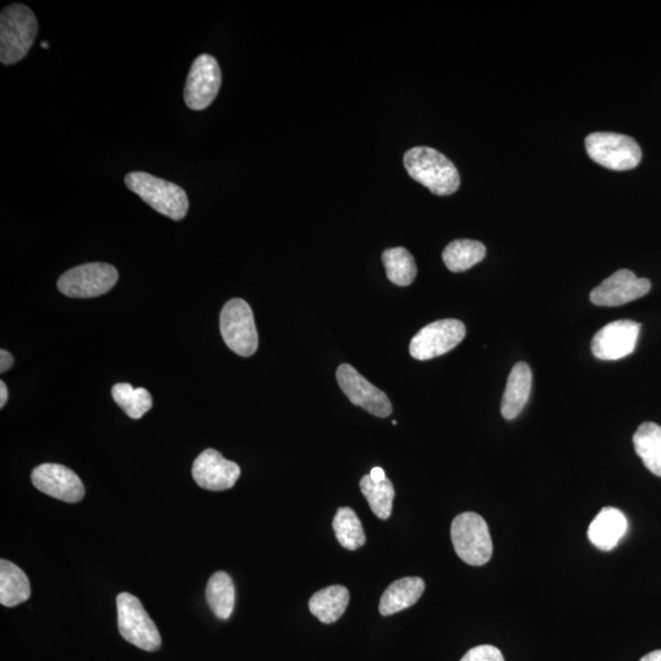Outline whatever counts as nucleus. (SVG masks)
Returning <instances> with one entry per match:
<instances>
[{
    "instance_id": "nucleus-32",
    "label": "nucleus",
    "mask_w": 661,
    "mask_h": 661,
    "mask_svg": "<svg viewBox=\"0 0 661 661\" xmlns=\"http://www.w3.org/2000/svg\"><path fill=\"white\" fill-rule=\"evenodd\" d=\"M639 661H661V650H654V652L644 655Z\"/></svg>"
},
{
    "instance_id": "nucleus-6",
    "label": "nucleus",
    "mask_w": 661,
    "mask_h": 661,
    "mask_svg": "<svg viewBox=\"0 0 661 661\" xmlns=\"http://www.w3.org/2000/svg\"><path fill=\"white\" fill-rule=\"evenodd\" d=\"M220 329L227 347L240 357H251L259 347L253 310L243 299H232L222 309Z\"/></svg>"
},
{
    "instance_id": "nucleus-15",
    "label": "nucleus",
    "mask_w": 661,
    "mask_h": 661,
    "mask_svg": "<svg viewBox=\"0 0 661 661\" xmlns=\"http://www.w3.org/2000/svg\"><path fill=\"white\" fill-rule=\"evenodd\" d=\"M237 463L227 461L216 450H205L193 464V477L202 489L225 491L232 489L240 477Z\"/></svg>"
},
{
    "instance_id": "nucleus-10",
    "label": "nucleus",
    "mask_w": 661,
    "mask_h": 661,
    "mask_svg": "<svg viewBox=\"0 0 661 661\" xmlns=\"http://www.w3.org/2000/svg\"><path fill=\"white\" fill-rule=\"evenodd\" d=\"M222 85V73L217 60L209 54L195 59L184 89V100L193 111H202L215 101Z\"/></svg>"
},
{
    "instance_id": "nucleus-14",
    "label": "nucleus",
    "mask_w": 661,
    "mask_h": 661,
    "mask_svg": "<svg viewBox=\"0 0 661 661\" xmlns=\"http://www.w3.org/2000/svg\"><path fill=\"white\" fill-rule=\"evenodd\" d=\"M641 324L632 320L611 322L595 333L592 353L600 360H619L635 352Z\"/></svg>"
},
{
    "instance_id": "nucleus-9",
    "label": "nucleus",
    "mask_w": 661,
    "mask_h": 661,
    "mask_svg": "<svg viewBox=\"0 0 661 661\" xmlns=\"http://www.w3.org/2000/svg\"><path fill=\"white\" fill-rule=\"evenodd\" d=\"M466 326L455 319L433 322L423 327L409 344L414 359L430 360L452 351L466 337Z\"/></svg>"
},
{
    "instance_id": "nucleus-21",
    "label": "nucleus",
    "mask_w": 661,
    "mask_h": 661,
    "mask_svg": "<svg viewBox=\"0 0 661 661\" xmlns=\"http://www.w3.org/2000/svg\"><path fill=\"white\" fill-rule=\"evenodd\" d=\"M206 599L218 619L228 620L232 616L236 603V589L228 573L218 571L211 576L206 587Z\"/></svg>"
},
{
    "instance_id": "nucleus-31",
    "label": "nucleus",
    "mask_w": 661,
    "mask_h": 661,
    "mask_svg": "<svg viewBox=\"0 0 661 661\" xmlns=\"http://www.w3.org/2000/svg\"><path fill=\"white\" fill-rule=\"evenodd\" d=\"M8 401V389L5 382H0V408L5 406V403Z\"/></svg>"
},
{
    "instance_id": "nucleus-25",
    "label": "nucleus",
    "mask_w": 661,
    "mask_h": 661,
    "mask_svg": "<svg viewBox=\"0 0 661 661\" xmlns=\"http://www.w3.org/2000/svg\"><path fill=\"white\" fill-rule=\"evenodd\" d=\"M387 278L400 287H407L417 277L418 269L413 255L404 248H392L382 254Z\"/></svg>"
},
{
    "instance_id": "nucleus-26",
    "label": "nucleus",
    "mask_w": 661,
    "mask_h": 661,
    "mask_svg": "<svg viewBox=\"0 0 661 661\" xmlns=\"http://www.w3.org/2000/svg\"><path fill=\"white\" fill-rule=\"evenodd\" d=\"M360 490L374 515L380 520H389L393 499H395V489H393L391 480L386 478L384 482L375 483L370 475H364L360 480Z\"/></svg>"
},
{
    "instance_id": "nucleus-3",
    "label": "nucleus",
    "mask_w": 661,
    "mask_h": 661,
    "mask_svg": "<svg viewBox=\"0 0 661 661\" xmlns=\"http://www.w3.org/2000/svg\"><path fill=\"white\" fill-rule=\"evenodd\" d=\"M125 184L152 209L172 218L183 220L189 210L188 195L177 184L151 176L145 172L129 173Z\"/></svg>"
},
{
    "instance_id": "nucleus-12",
    "label": "nucleus",
    "mask_w": 661,
    "mask_h": 661,
    "mask_svg": "<svg viewBox=\"0 0 661 661\" xmlns=\"http://www.w3.org/2000/svg\"><path fill=\"white\" fill-rule=\"evenodd\" d=\"M31 480L41 493L68 504H76L85 496L84 484L78 474L62 464H41L32 472Z\"/></svg>"
},
{
    "instance_id": "nucleus-5",
    "label": "nucleus",
    "mask_w": 661,
    "mask_h": 661,
    "mask_svg": "<svg viewBox=\"0 0 661 661\" xmlns=\"http://www.w3.org/2000/svg\"><path fill=\"white\" fill-rule=\"evenodd\" d=\"M117 611L119 633L125 641L146 652H156L161 648L160 631L135 595L120 593Z\"/></svg>"
},
{
    "instance_id": "nucleus-7",
    "label": "nucleus",
    "mask_w": 661,
    "mask_h": 661,
    "mask_svg": "<svg viewBox=\"0 0 661 661\" xmlns=\"http://www.w3.org/2000/svg\"><path fill=\"white\" fill-rule=\"evenodd\" d=\"M586 149L594 162L611 171L624 172L636 168L642 160V150L635 139L616 133H593L587 136Z\"/></svg>"
},
{
    "instance_id": "nucleus-23",
    "label": "nucleus",
    "mask_w": 661,
    "mask_h": 661,
    "mask_svg": "<svg viewBox=\"0 0 661 661\" xmlns=\"http://www.w3.org/2000/svg\"><path fill=\"white\" fill-rule=\"evenodd\" d=\"M486 248L477 240L460 239L450 243L442 253L447 269L452 272H464L472 269L485 258Z\"/></svg>"
},
{
    "instance_id": "nucleus-30",
    "label": "nucleus",
    "mask_w": 661,
    "mask_h": 661,
    "mask_svg": "<svg viewBox=\"0 0 661 661\" xmlns=\"http://www.w3.org/2000/svg\"><path fill=\"white\" fill-rule=\"evenodd\" d=\"M369 475H370V478L373 479L375 483L384 482V480L386 479L385 471H384V469H382L380 467H375V468L371 469V472H370Z\"/></svg>"
},
{
    "instance_id": "nucleus-17",
    "label": "nucleus",
    "mask_w": 661,
    "mask_h": 661,
    "mask_svg": "<svg viewBox=\"0 0 661 661\" xmlns=\"http://www.w3.org/2000/svg\"><path fill=\"white\" fill-rule=\"evenodd\" d=\"M532 381V370L527 363L520 362L513 366L501 402V413L505 419L513 420L522 413L531 395Z\"/></svg>"
},
{
    "instance_id": "nucleus-4",
    "label": "nucleus",
    "mask_w": 661,
    "mask_h": 661,
    "mask_svg": "<svg viewBox=\"0 0 661 661\" xmlns=\"http://www.w3.org/2000/svg\"><path fill=\"white\" fill-rule=\"evenodd\" d=\"M451 539L456 554L471 566L488 564L493 556L488 524L474 512H464L452 522Z\"/></svg>"
},
{
    "instance_id": "nucleus-16",
    "label": "nucleus",
    "mask_w": 661,
    "mask_h": 661,
    "mask_svg": "<svg viewBox=\"0 0 661 661\" xmlns=\"http://www.w3.org/2000/svg\"><path fill=\"white\" fill-rule=\"evenodd\" d=\"M627 529L624 512L615 507H604L589 526L588 538L598 549L610 551L625 537Z\"/></svg>"
},
{
    "instance_id": "nucleus-27",
    "label": "nucleus",
    "mask_w": 661,
    "mask_h": 661,
    "mask_svg": "<svg viewBox=\"0 0 661 661\" xmlns=\"http://www.w3.org/2000/svg\"><path fill=\"white\" fill-rule=\"evenodd\" d=\"M112 396L114 402L123 409L131 419H141L152 408V396L146 389H134L130 384H117L113 386Z\"/></svg>"
},
{
    "instance_id": "nucleus-13",
    "label": "nucleus",
    "mask_w": 661,
    "mask_h": 661,
    "mask_svg": "<svg viewBox=\"0 0 661 661\" xmlns=\"http://www.w3.org/2000/svg\"><path fill=\"white\" fill-rule=\"evenodd\" d=\"M647 278H638L630 270H619L594 288L591 302L598 307H620L633 300L647 296L650 291Z\"/></svg>"
},
{
    "instance_id": "nucleus-20",
    "label": "nucleus",
    "mask_w": 661,
    "mask_h": 661,
    "mask_svg": "<svg viewBox=\"0 0 661 661\" xmlns=\"http://www.w3.org/2000/svg\"><path fill=\"white\" fill-rule=\"evenodd\" d=\"M30 595V581L25 572L13 562L0 561V604L14 608L27 602Z\"/></svg>"
},
{
    "instance_id": "nucleus-28",
    "label": "nucleus",
    "mask_w": 661,
    "mask_h": 661,
    "mask_svg": "<svg viewBox=\"0 0 661 661\" xmlns=\"http://www.w3.org/2000/svg\"><path fill=\"white\" fill-rule=\"evenodd\" d=\"M461 661H505V658L499 648L483 644L469 650Z\"/></svg>"
},
{
    "instance_id": "nucleus-33",
    "label": "nucleus",
    "mask_w": 661,
    "mask_h": 661,
    "mask_svg": "<svg viewBox=\"0 0 661 661\" xmlns=\"http://www.w3.org/2000/svg\"><path fill=\"white\" fill-rule=\"evenodd\" d=\"M42 48H48V43H47V42H43V43H42Z\"/></svg>"
},
{
    "instance_id": "nucleus-22",
    "label": "nucleus",
    "mask_w": 661,
    "mask_h": 661,
    "mask_svg": "<svg viewBox=\"0 0 661 661\" xmlns=\"http://www.w3.org/2000/svg\"><path fill=\"white\" fill-rule=\"evenodd\" d=\"M633 445L644 466L661 477V426L643 423L633 436Z\"/></svg>"
},
{
    "instance_id": "nucleus-8",
    "label": "nucleus",
    "mask_w": 661,
    "mask_h": 661,
    "mask_svg": "<svg viewBox=\"0 0 661 661\" xmlns=\"http://www.w3.org/2000/svg\"><path fill=\"white\" fill-rule=\"evenodd\" d=\"M117 281L116 267L94 262L65 272L58 280V289L70 298H96L111 291Z\"/></svg>"
},
{
    "instance_id": "nucleus-11",
    "label": "nucleus",
    "mask_w": 661,
    "mask_h": 661,
    "mask_svg": "<svg viewBox=\"0 0 661 661\" xmlns=\"http://www.w3.org/2000/svg\"><path fill=\"white\" fill-rule=\"evenodd\" d=\"M337 381L344 395L355 406L379 418H387L392 414V404L386 393L370 384L353 366L342 364L337 369Z\"/></svg>"
},
{
    "instance_id": "nucleus-19",
    "label": "nucleus",
    "mask_w": 661,
    "mask_h": 661,
    "mask_svg": "<svg viewBox=\"0 0 661 661\" xmlns=\"http://www.w3.org/2000/svg\"><path fill=\"white\" fill-rule=\"evenodd\" d=\"M349 592L343 586H330L315 593L309 600V609L322 624H333L346 613Z\"/></svg>"
},
{
    "instance_id": "nucleus-18",
    "label": "nucleus",
    "mask_w": 661,
    "mask_h": 661,
    "mask_svg": "<svg viewBox=\"0 0 661 661\" xmlns=\"http://www.w3.org/2000/svg\"><path fill=\"white\" fill-rule=\"evenodd\" d=\"M425 591V582L420 577H404L393 582L380 600V613L390 616L411 608Z\"/></svg>"
},
{
    "instance_id": "nucleus-29",
    "label": "nucleus",
    "mask_w": 661,
    "mask_h": 661,
    "mask_svg": "<svg viewBox=\"0 0 661 661\" xmlns=\"http://www.w3.org/2000/svg\"><path fill=\"white\" fill-rule=\"evenodd\" d=\"M13 364V355L5 351V349H2V351H0V373H5V371H8L10 368H12Z\"/></svg>"
},
{
    "instance_id": "nucleus-1",
    "label": "nucleus",
    "mask_w": 661,
    "mask_h": 661,
    "mask_svg": "<svg viewBox=\"0 0 661 661\" xmlns=\"http://www.w3.org/2000/svg\"><path fill=\"white\" fill-rule=\"evenodd\" d=\"M404 167L409 176L440 196L456 193L461 185L457 168L441 152L431 147H414L404 155Z\"/></svg>"
},
{
    "instance_id": "nucleus-24",
    "label": "nucleus",
    "mask_w": 661,
    "mask_h": 661,
    "mask_svg": "<svg viewBox=\"0 0 661 661\" xmlns=\"http://www.w3.org/2000/svg\"><path fill=\"white\" fill-rule=\"evenodd\" d=\"M338 543L344 549L357 550L362 548L366 542V537L362 522H360L357 513L352 508H338L332 523Z\"/></svg>"
},
{
    "instance_id": "nucleus-2",
    "label": "nucleus",
    "mask_w": 661,
    "mask_h": 661,
    "mask_svg": "<svg viewBox=\"0 0 661 661\" xmlns=\"http://www.w3.org/2000/svg\"><path fill=\"white\" fill-rule=\"evenodd\" d=\"M38 31L37 19L29 7L13 4L0 15V60L5 65L23 60L29 53Z\"/></svg>"
}]
</instances>
